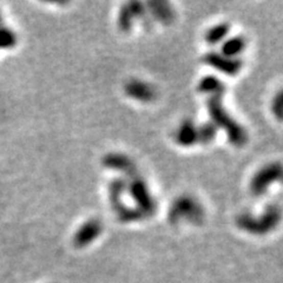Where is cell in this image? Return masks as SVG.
I'll return each mask as SVG.
<instances>
[{
	"instance_id": "ba28073f",
	"label": "cell",
	"mask_w": 283,
	"mask_h": 283,
	"mask_svg": "<svg viewBox=\"0 0 283 283\" xmlns=\"http://www.w3.org/2000/svg\"><path fill=\"white\" fill-rule=\"evenodd\" d=\"M125 92L128 96L142 102H150L156 97V91L150 84L142 80H131L126 84Z\"/></svg>"
},
{
	"instance_id": "d6986e66",
	"label": "cell",
	"mask_w": 283,
	"mask_h": 283,
	"mask_svg": "<svg viewBox=\"0 0 283 283\" xmlns=\"http://www.w3.org/2000/svg\"><path fill=\"white\" fill-rule=\"evenodd\" d=\"M4 25V22H3V19H2V16H0V26Z\"/></svg>"
},
{
	"instance_id": "5b68a950",
	"label": "cell",
	"mask_w": 283,
	"mask_h": 283,
	"mask_svg": "<svg viewBox=\"0 0 283 283\" xmlns=\"http://www.w3.org/2000/svg\"><path fill=\"white\" fill-rule=\"evenodd\" d=\"M281 178L280 164H270L254 176L250 183V190L254 195H263L271 183Z\"/></svg>"
},
{
	"instance_id": "8992f818",
	"label": "cell",
	"mask_w": 283,
	"mask_h": 283,
	"mask_svg": "<svg viewBox=\"0 0 283 283\" xmlns=\"http://www.w3.org/2000/svg\"><path fill=\"white\" fill-rule=\"evenodd\" d=\"M102 232V223L98 220H90L80 227L74 237V244L77 248H84L92 243Z\"/></svg>"
},
{
	"instance_id": "30bf717a",
	"label": "cell",
	"mask_w": 283,
	"mask_h": 283,
	"mask_svg": "<svg viewBox=\"0 0 283 283\" xmlns=\"http://www.w3.org/2000/svg\"><path fill=\"white\" fill-rule=\"evenodd\" d=\"M104 164L108 168H111V169H117L120 171H123L125 174L131 175L133 173V163L130 160V158H128L124 155H109L108 157L105 158Z\"/></svg>"
},
{
	"instance_id": "7c38bea8",
	"label": "cell",
	"mask_w": 283,
	"mask_h": 283,
	"mask_svg": "<svg viewBox=\"0 0 283 283\" xmlns=\"http://www.w3.org/2000/svg\"><path fill=\"white\" fill-rule=\"evenodd\" d=\"M244 45H246V40L242 37H234L223 44L222 53H223V56L229 57V58H235L239 53L243 51Z\"/></svg>"
},
{
	"instance_id": "277c9868",
	"label": "cell",
	"mask_w": 283,
	"mask_h": 283,
	"mask_svg": "<svg viewBox=\"0 0 283 283\" xmlns=\"http://www.w3.org/2000/svg\"><path fill=\"white\" fill-rule=\"evenodd\" d=\"M169 216L173 221L186 219L197 223L203 217V210H202L201 205L191 197H181L174 203Z\"/></svg>"
},
{
	"instance_id": "e0dca14e",
	"label": "cell",
	"mask_w": 283,
	"mask_h": 283,
	"mask_svg": "<svg viewBox=\"0 0 283 283\" xmlns=\"http://www.w3.org/2000/svg\"><path fill=\"white\" fill-rule=\"evenodd\" d=\"M133 21V16L131 13V11L129 9V5L122 6L121 12H120V17H118V24H120V28L122 31H129L131 29Z\"/></svg>"
},
{
	"instance_id": "5bb4252c",
	"label": "cell",
	"mask_w": 283,
	"mask_h": 283,
	"mask_svg": "<svg viewBox=\"0 0 283 283\" xmlns=\"http://www.w3.org/2000/svg\"><path fill=\"white\" fill-rule=\"evenodd\" d=\"M216 126L214 123H205L197 129V143H210L216 136Z\"/></svg>"
},
{
	"instance_id": "9c48e42d",
	"label": "cell",
	"mask_w": 283,
	"mask_h": 283,
	"mask_svg": "<svg viewBox=\"0 0 283 283\" xmlns=\"http://www.w3.org/2000/svg\"><path fill=\"white\" fill-rule=\"evenodd\" d=\"M176 140L178 144L184 145H193L197 142V129L195 128L193 122H184L179 126L177 131H176Z\"/></svg>"
},
{
	"instance_id": "2e32d148",
	"label": "cell",
	"mask_w": 283,
	"mask_h": 283,
	"mask_svg": "<svg viewBox=\"0 0 283 283\" xmlns=\"http://www.w3.org/2000/svg\"><path fill=\"white\" fill-rule=\"evenodd\" d=\"M223 90V85L219 79L214 77H206L202 79L200 84V91L205 93H215L217 91Z\"/></svg>"
},
{
	"instance_id": "8fae6325",
	"label": "cell",
	"mask_w": 283,
	"mask_h": 283,
	"mask_svg": "<svg viewBox=\"0 0 283 283\" xmlns=\"http://www.w3.org/2000/svg\"><path fill=\"white\" fill-rule=\"evenodd\" d=\"M149 6H150V11L155 18H157V20L164 22V24H169L174 19V12L168 3L152 2L149 3Z\"/></svg>"
},
{
	"instance_id": "7a4b0ae2",
	"label": "cell",
	"mask_w": 283,
	"mask_h": 283,
	"mask_svg": "<svg viewBox=\"0 0 283 283\" xmlns=\"http://www.w3.org/2000/svg\"><path fill=\"white\" fill-rule=\"evenodd\" d=\"M278 221H280V209L276 205H269L258 220L251 215H242L237 220V224L249 234L263 235L275 228Z\"/></svg>"
},
{
	"instance_id": "3957f363",
	"label": "cell",
	"mask_w": 283,
	"mask_h": 283,
	"mask_svg": "<svg viewBox=\"0 0 283 283\" xmlns=\"http://www.w3.org/2000/svg\"><path fill=\"white\" fill-rule=\"evenodd\" d=\"M130 195H131L136 203L138 204V210L142 215H152L156 209V204L152 200L150 193H149L148 186L145 184L143 178L133 176L131 178V183L129 185Z\"/></svg>"
},
{
	"instance_id": "52a82bcc",
	"label": "cell",
	"mask_w": 283,
	"mask_h": 283,
	"mask_svg": "<svg viewBox=\"0 0 283 283\" xmlns=\"http://www.w3.org/2000/svg\"><path fill=\"white\" fill-rule=\"evenodd\" d=\"M204 60L210 66H213L214 68H216V70H220L221 72H224V74L230 76L236 75L237 72L241 70V66H242L241 60L236 58H229V57L219 55V53L215 52L208 53V55L204 57Z\"/></svg>"
},
{
	"instance_id": "6da1fadb",
	"label": "cell",
	"mask_w": 283,
	"mask_h": 283,
	"mask_svg": "<svg viewBox=\"0 0 283 283\" xmlns=\"http://www.w3.org/2000/svg\"><path fill=\"white\" fill-rule=\"evenodd\" d=\"M222 93H223V90L211 93V97H210L208 102L210 116H211L214 121V125L216 128L217 126H221L225 131H228L229 139H230L231 143L241 147V145H243L247 142V135L244 132V130L239 124H236L232 121V118L224 111L221 102Z\"/></svg>"
},
{
	"instance_id": "9a60e30c",
	"label": "cell",
	"mask_w": 283,
	"mask_h": 283,
	"mask_svg": "<svg viewBox=\"0 0 283 283\" xmlns=\"http://www.w3.org/2000/svg\"><path fill=\"white\" fill-rule=\"evenodd\" d=\"M17 44V36L5 25L0 26V49H12Z\"/></svg>"
},
{
	"instance_id": "ac0fdd59",
	"label": "cell",
	"mask_w": 283,
	"mask_h": 283,
	"mask_svg": "<svg viewBox=\"0 0 283 283\" xmlns=\"http://www.w3.org/2000/svg\"><path fill=\"white\" fill-rule=\"evenodd\" d=\"M274 106H273V110L274 112L276 113V116L280 118L281 117V112H282V95L278 93L276 99H275V103H274Z\"/></svg>"
},
{
	"instance_id": "4fadbf2b",
	"label": "cell",
	"mask_w": 283,
	"mask_h": 283,
	"mask_svg": "<svg viewBox=\"0 0 283 283\" xmlns=\"http://www.w3.org/2000/svg\"><path fill=\"white\" fill-rule=\"evenodd\" d=\"M229 25L228 24H219L214 26L209 30L205 34V40L208 41L209 44H217L220 43L221 40H223L225 37L228 36L229 33Z\"/></svg>"
}]
</instances>
